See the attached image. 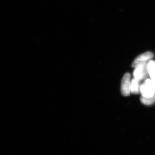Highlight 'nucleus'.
<instances>
[{"instance_id":"nucleus-2","label":"nucleus","mask_w":155,"mask_h":155,"mask_svg":"<svg viewBox=\"0 0 155 155\" xmlns=\"http://www.w3.org/2000/svg\"><path fill=\"white\" fill-rule=\"evenodd\" d=\"M154 55L151 52H147L139 55L132 63L133 68H137L142 65L148 64V61L152 58Z\"/></svg>"},{"instance_id":"nucleus-6","label":"nucleus","mask_w":155,"mask_h":155,"mask_svg":"<svg viewBox=\"0 0 155 155\" xmlns=\"http://www.w3.org/2000/svg\"><path fill=\"white\" fill-rule=\"evenodd\" d=\"M139 81L135 78L132 79L131 81L130 92L133 94H138L140 91V86H139Z\"/></svg>"},{"instance_id":"nucleus-3","label":"nucleus","mask_w":155,"mask_h":155,"mask_svg":"<svg viewBox=\"0 0 155 155\" xmlns=\"http://www.w3.org/2000/svg\"><path fill=\"white\" fill-rule=\"evenodd\" d=\"M130 75L129 73H127L123 76L121 80V92L124 97H127L130 95Z\"/></svg>"},{"instance_id":"nucleus-7","label":"nucleus","mask_w":155,"mask_h":155,"mask_svg":"<svg viewBox=\"0 0 155 155\" xmlns=\"http://www.w3.org/2000/svg\"><path fill=\"white\" fill-rule=\"evenodd\" d=\"M140 101L145 105H151L155 103V94L151 97H142L140 98Z\"/></svg>"},{"instance_id":"nucleus-5","label":"nucleus","mask_w":155,"mask_h":155,"mask_svg":"<svg viewBox=\"0 0 155 155\" xmlns=\"http://www.w3.org/2000/svg\"><path fill=\"white\" fill-rule=\"evenodd\" d=\"M148 70L150 76L153 81L155 82V62L150 61L148 63Z\"/></svg>"},{"instance_id":"nucleus-4","label":"nucleus","mask_w":155,"mask_h":155,"mask_svg":"<svg viewBox=\"0 0 155 155\" xmlns=\"http://www.w3.org/2000/svg\"><path fill=\"white\" fill-rule=\"evenodd\" d=\"M149 72L148 70V64L142 65L136 68L134 72V78L140 81L142 79H145L148 76Z\"/></svg>"},{"instance_id":"nucleus-1","label":"nucleus","mask_w":155,"mask_h":155,"mask_svg":"<svg viewBox=\"0 0 155 155\" xmlns=\"http://www.w3.org/2000/svg\"><path fill=\"white\" fill-rule=\"evenodd\" d=\"M140 92L142 97H151L155 94V82L150 79H147L140 86Z\"/></svg>"}]
</instances>
